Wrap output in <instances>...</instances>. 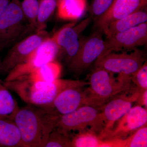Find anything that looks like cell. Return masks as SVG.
Returning a JSON list of instances; mask_svg holds the SVG:
<instances>
[{"instance_id":"obj_24","label":"cell","mask_w":147,"mask_h":147,"mask_svg":"<svg viewBox=\"0 0 147 147\" xmlns=\"http://www.w3.org/2000/svg\"><path fill=\"white\" fill-rule=\"evenodd\" d=\"M72 136L54 127L48 136L45 147H71Z\"/></svg>"},{"instance_id":"obj_11","label":"cell","mask_w":147,"mask_h":147,"mask_svg":"<svg viewBox=\"0 0 147 147\" xmlns=\"http://www.w3.org/2000/svg\"><path fill=\"white\" fill-rule=\"evenodd\" d=\"M83 88H70L64 90L50 105L40 108L50 117L56 119L84 105H90L86 90H84Z\"/></svg>"},{"instance_id":"obj_26","label":"cell","mask_w":147,"mask_h":147,"mask_svg":"<svg viewBox=\"0 0 147 147\" xmlns=\"http://www.w3.org/2000/svg\"><path fill=\"white\" fill-rule=\"evenodd\" d=\"M131 81L142 91L147 90V64L145 61L140 68L131 76Z\"/></svg>"},{"instance_id":"obj_12","label":"cell","mask_w":147,"mask_h":147,"mask_svg":"<svg viewBox=\"0 0 147 147\" xmlns=\"http://www.w3.org/2000/svg\"><path fill=\"white\" fill-rule=\"evenodd\" d=\"M90 21V18H88L76 26L74 23L67 24L52 36L59 47L58 57L62 56L67 65L79 50V34L88 26Z\"/></svg>"},{"instance_id":"obj_1","label":"cell","mask_w":147,"mask_h":147,"mask_svg":"<svg viewBox=\"0 0 147 147\" xmlns=\"http://www.w3.org/2000/svg\"><path fill=\"white\" fill-rule=\"evenodd\" d=\"M3 84L27 104L42 108L50 105L58 95L67 89L88 86V82L80 80L58 79L52 82L34 81L22 79Z\"/></svg>"},{"instance_id":"obj_19","label":"cell","mask_w":147,"mask_h":147,"mask_svg":"<svg viewBox=\"0 0 147 147\" xmlns=\"http://www.w3.org/2000/svg\"><path fill=\"white\" fill-rule=\"evenodd\" d=\"M19 108L9 90L0 80V119L13 120Z\"/></svg>"},{"instance_id":"obj_14","label":"cell","mask_w":147,"mask_h":147,"mask_svg":"<svg viewBox=\"0 0 147 147\" xmlns=\"http://www.w3.org/2000/svg\"><path fill=\"white\" fill-rule=\"evenodd\" d=\"M116 126L102 138L107 137V142H115L126 138L140 127L147 125V109L143 106L136 105L117 121Z\"/></svg>"},{"instance_id":"obj_4","label":"cell","mask_w":147,"mask_h":147,"mask_svg":"<svg viewBox=\"0 0 147 147\" xmlns=\"http://www.w3.org/2000/svg\"><path fill=\"white\" fill-rule=\"evenodd\" d=\"M26 22L20 0H11L0 16V51L11 47L25 38L27 33L34 30Z\"/></svg>"},{"instance_id":"obj_16","label":"cell","mask_w":147,"mask_h":147,"mask_svg":"<svg viewBox=\"0 0 147 147\" xmlns=\"http://www.w3.org/2000/svg\"><path fill=\"white\" fill-rule=\"evenodd\" d=\"M147 21L146 7L110 23L102 31L106 38Z\"/></svg>"},{"instance_id":"obj_9","label":"cell","mask_w":147,"mask_h":147,"mask_svg":"<svg viewBox=\"0 0 147 147\" xmlns=\"http://www.w3.org/2000/svg\"><path fill=\"white\" fill-rule=\"evenodd\" d=\"M50 36L46 30L36 32L10 47L1 62L0 74H6L24 63L45 39Z\"/></svg>"},{"instance_id":"obj_21","label":"cell","mask_w":147,"mask_h":147,"mask_svg":"<svg viewBox=\"0 0 147 147\" xmlns=\"http://www.w3.org/2000/svg\"><path fill=\"white\" fill-rule=\"evenodd\" d=\"M60 0H40L35 27L36 32L45 30L47 24L57 7Z\"/></svg>"},{"instance_id":"obj_17","label":"cell","mask_w":147,"mask_h":147,"mask_svg":"<svg viewBox=\"0 0 147 147\" xmlns=\"http://www.w3.org/2000/svg\"><path fill=\"white\" fill-rule=\"evenodd\" d=\"M86 5V0H60L57 15L62 20L75 21L84 15Z\"/></svg>"},{"instance_id":"obj_30","label":"cell","mask_w":147,"mask_h":147,"mask_svg":"<svg viewBox=\"0 0 147 147\" xmlns=\"http://www.w3.org/2000/svg\"><path fill=\"white\" fill-rule=\"evenodd\" d=\"M1 61L0 60V68H1Z\"/></svg>"},{"instance_id":"obj_23","label":"cell","mask_w":147,"mask_h":147,"mask_svg":"<svg viewBox=\"0 0 147 147\" xmlns=\"http://www.w3.org/2000/svg\"><path fill=\"white\" fill-rule=\"evenodd\" d=\"M115 144L117 147H146L147 125L140 127L127 139L116 141Z\"/></svg>"},{"instance_id":"obj_20","label":"cell","mask_w":147,"mask_h":147,"mask_svg":"<svg viewBox=\"0 0 147 147\" xmlns=\"http://www.w3.org/2000/svg\"><path fill=\"white\" fill-rule=\"evenodd\" d=\"M61 71V66L60 64L57 61H54L45 64L28 76L23 79H32L40 82H52L59 79Z\"/></svg>"},{"instance_id":"obj_8","label":"cell","mask_w":147,"mask_h":147,"mask_svg":"<svg viewBox=\"0 0 147 147\" xmlns=\"http://www.w3.org/2000/svg\"><path fill=\"white\" fill-rule=\"evenodd\" d=\"M146 61L143 50L136 48L129 53L111 52L101 56L95 62V67L104 69L114 74L131 76Z\"/></svg>"},{"instance_id":"obj_10","label":"cell","mask_w":147,"mask_h":147,"mask_svg":"<svg viewBox=\"0 0 147 147\" xmlns=\"http://www.w3.org/2000/svg\"><path fill=\"white\" fill-rule=\"evenodd\" d=\"M131 90L129 94L127 93L128 90L113 96L100 108L104 125V129L100 136L101 138L110 131L116 123L130 110L133 103L136 102L143 91L137 87Z\"/></svg>"},{"instance_id":"obj_5","label":"cell","mask_w":147,"mask_h":147,"mask_svg":"<svg viewBox=\"0 0 147 147\" xmlns=\"http://www.w3.org/2000/svg\"><path fill=\"white\" fill-rule=\"evenodd\" d=\"M99 110L91 105H84L56 119L55 127L68 134L72 131H84L89 127L92 131H100L101 133L104 125Z\"/></svg>"},{"instance_id":"obj_27","label":"cell","mask_w":147,"mask_h":147,"mask_svg":"<svg viewBox=\"0 0 147 147\" xmlns=\"http://www.w3.org/2000/svg\"><path fill=\"white\" fill-rule=\"evenodd\" d=\"M114 0H93L91 6L90 12L94 20L105 13Z\"/></svg>"},{"instance_id":"obj_2","label":"cell","mask_w":147,"mask_h":147,"mask_svg":"<svg viewBox=\"0 0 147 147\" xmlns=\"http://www.w3.org/2000/svg\"><path fill=\"white\" fill-rule=\"evenodd\" d=\"M55 120L41 108L28 104L19 108L13 119L24 147H45Z\"/></svg>"},{"instance_id":"obj_3","label":"cell","mask_w":147,"mask_h":147,"mask_svg":"<svg viewBox=\"0 0 147 147\" xmlns=\"http://www.w3.org/2000/svg\"><path fill=\"white\" fill-rule=\"evenodd\" d=\"M131 76L114 73L98 67L88 76L86 90L90 105L99 109L111 98L131 89Z\"/></svg>"},{"instance_id":"obj_7","label":"cell","mask_w":147,"mask_h":147,"mask_svg":"<svg viewBox=\"0 0 147 147\" xmlns=\"http://www.w3.org/2000/svg\"><path fill=\"white\" fill-rule=\"evenodd\" d=\"M101 30H96L89 36L80 39L78 52L68 65L69 69L78 77L103 55L105 41Z\"/></svg>"},{"instance_id":"obj_22","label":"cell","mask_w":147,"mask_h":147,"mask_svg":"<svg viewBox=\"0 0 147 147\" xmlns=\"http://www.w3.org/2000/svg\"><path fill=\"white\" fill-rule=\"evenodd\" d=\"M72 136L71 147H105V142H103L94 131L88 130L78 132Z\"/></svg>"},{"instance_id":"obj_28","label":"cell","mask_w":147,"mask_h":147,"mask_svg":"<svg viewBox=\"0 0 147 147\" xmlns=\"http://www.w3.org/2000/svg\"><path fill=\"white\" fill-rule=\"evenodd\" d=\"M136 102L137 105H141L147 109V90L141 92Z\"/></svg>"},{"instance_id":"obj_13","label":"cell","mask_w":147,"mask_h":147,"mask_svg":"<svg viewBox=\"0 0 147 147\" xmlns=\"http://www.w3.org/2000/svg\"><path fill=\"white\" fill-rule=\"evenodd\" d=\"M105 41V49L102 56L111 52L131 51L146 45L147 22L106 38Z\"/></svg>"},{"instance_id":"obj_25","label":"cell","mask_w":147,"mask_h":147,"mask_svg":"<svg viewBox=\"0 0 147 147\" xmlns=\"http://www.w3.org/2000/svg\"><path fill=\"white\" fill-rule=\"evenodd\" d=\"M21 5L22 11L27 21L35 31L39 1L38 0H23L21 2Z\"/></svg>"},{"instance_id":"obj_18","label":"cell","mask_w":147,"mask_h":147,"mask_svg":"<svg viewBox=\"0 0 147 147\" xmlns=\"http://www.w3.org/2000/svg\"><path fill=\"white\" fill-rule=\"evenodd\" d=\"M0 147H24L13 120L0 119Z\"/></svg>"},{"instance_id":"obj_15","label":"cell","mask_w":147,"mask_h":147,"mask_svg":"<svg viewBox=\"0 0 147 147\" xmlns=\"http://www.w3.org/2000/svg\"><path fill=\"white\" fill-rule=\"evenodd\" d=\"M147 0H114L102 15L95 20L94 28L102 31L108 25L146 7Z\"/></svg>"},{"instance_id":"obj_6","label":"cell","mask_w":147,"mask_h":147,"mask_svg":"<svg viewBox=\"0 0 147 147\" xmlns=\"http://www.w3.org/2000/svg\"><path fill=\"white\" fill-rule=\"evenodd\" d=\"M59 49L53 36L45 39L29 56L26 61L7 74L5 82L23 79L42 66L56 61Z\"/></svg>"},{"instance_id":"obj_29","label":"cell","mask_w":147,"mask_h":147,"mask_svg":"<svg viewBox=\"0 0 147 147\" xmlns=\"http://www.w3.org/2000/svg\"><path fill=\"white\" fill-rule=\"evenodd\" d=\"M11 0H0V16L5 11Z\"/></svg>"}]
</instances>
